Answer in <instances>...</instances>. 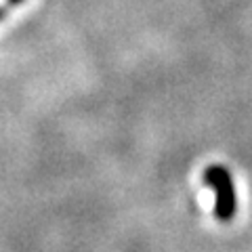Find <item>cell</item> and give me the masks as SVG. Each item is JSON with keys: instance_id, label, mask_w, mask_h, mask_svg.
I'll return each instance as SVG.
<instances>
[{"instance_id": "cell-1", "label": "cell", "mask_w": 252, "mask_h": 252, "mask_svg": "<svg viewBox=\"0 0 252 252\" xmlns=\"http://www.w3.org/2000/svg\"><path fill=\"white\" fill-rule=\"evenodd\" d=\"M202 181L212 193H215V206H212V215L219 223L229 225L238 215V189H235V181L229 168L225 164H208L202 175Z\"/></svg>"}, {"instance_id": "cell-2", "label": "cell", "mask_w": 252, "mask_h": 252, "mask_svg": "<svg viewBox=\"0 0 252 252\" xmlns=\"http://www.w3.org/2000/svg\"><path fill=\"white\" fill-rule=\"evenodd\" d=\"M6 19V9L4 6H0V21H4Z\"/></svg>"}, {"instance_id": "cell-3", "label": "cell", "mask_w": 252, "mask_h": 252, "mask_svg": "<svg viewBox=\"0 0 252 252\" xmlns=\"http://www.w3.org/2000/svg\"><path fill=\"white\" fill-rule=\"evenodd\" d=\"M23 2H26V0H9L11 6H19V4H23Z\"/></svg>"}]
</instances>
